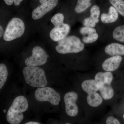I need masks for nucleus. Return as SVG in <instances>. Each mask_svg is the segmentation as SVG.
<instances>
[{
	"instance_id": "1",
	"label": "nucleus",
	"mask_w": 124,
	"mask_h": 124,
	"mask_svg": "<svg viewBox=\"0 0 124 124\" xmlns=\"http://www.w3.org/2000/svg\"><path fill=\"white\" fill-rule=\"evenodd\" d=\"M28 103L26 98L22 95L16 98L7 112L6 119L11 124H19L23 119V113L27 110Z\"/></svg>"
},
{
	"instance_id": "2",
	"label": "nucleus",
	"mask_w": 124,
	"mask_h": 124,
	"mask_svg": "<svg viewBox=\"0 0 124 124\" xmlns=\"http://www.w3.org/2000/svg\"><path fill=\"white\" fill-rule=\"evenodd\" d=\"M23 72L25 81L31 86L41 88L47 85L45 71L41 68L37 67L27 66L23 68Z\"/></svg>"
},
{
	"instance_id": "3",
	"label": "nucleus",
	"mask_w": 124,
	"mask_h": 124,
	"mask_svg": "<svg viewBox=\"0 0 124 124\" xmlns=\"http://www.w3.org/2000/svg\"><path fill=\"white\" fill-rule=\"evenodd\" d=\"M84 48V44L81 42L79 38L72 36L66 37L58 41L55 50L58 53L65 54L77 53L82 51Z\"/></svg>"
},
{
	"instance_id": "4",
	"label": "nucleus",
	"mask_w": 124,
	"mask_h": 124,
	"mask_svg": "<svg viewBox=\"0 0 124 124\" xmlns=\"http://www.w3.org/2000/svg\"><path fill=\"white\" fill-rule=\"evenodd\" d=\"M24 31L25 26L23 20L19 18H13L8 23L3 38L6 41H11L22 36Z\"/></svg>"
},
{
	"instance_id": "5",
	"label": "nucleus",
	"mask_w": 124,
	"mask_h": 124,
	"mask_svg": "<svg viewBox=\"0 0 124 124\" xmlns=\"http://www.w3.org/2000/svg\"><path fill=\"white\" fill-rule=\"evenodd\" d=\"M35 97L37 101L49 102L54 106L58 105L60 101V94L50 87L38 88L35 91Z\"/></svg>"
},
{
	"instance_id": "6",
	"label": "nucleus",
	"mask_w": 124,
	"mask_h": 124,
	"mask_svg": "<svg viewBox=\"0 0 124 124\" xmlns=\"http://www.w3.org/2000/svg\"><path fill=\"white\" fill-rule=\"evenodd\" d=\"M48 57L44 49L36 46L32 49V55L25 60V64L27 66H39L45 64Z\"/></svg>"
},
{
	"instance_id": "7",
	"label": "nucleus",
	"mask_w": 124,
	"mask_h": 124,
	"mask_svg": "<svg viewBox=\"0 0 124 124\" xmlns=\"http://www.w3.org/2000/svg\"><path fill=\"white\" fill-rule=\"evenodd\" d=\"M78 95L75 92L67 93L64 96L65 110L68 115L71 117L75 116L78 114L79 110L76 102Z\"/></svg>"
},
{
	"instance_id": "8",
	"label": "nucleus",
	"mask_w": 124,
	"mask_h": 124,
	"mask_svg": "<svg viewBox=\"0 0 124 124\" xmlns=\"http://www.w3.org/2000/svg\"><path fill=\"white\" fill-rule=\"evenodd\" d=\"M58 4V0H48L33 10L32 13V17L34 20L39 19L53 9Z\"/></svg>"
},
{
	"instance_id": "9",
	"label": "nucleus",
	"mask_w": 124,
	"mask_h": 124,
	"mask_svg": "<svg viewBox=\"0 0 124 124\" xmlns=\"http://www.w3.org/2000/svg\"><path fill=\"white\" fill-rule=\"evenodd\" d=\"M51 30L50 36L51 39L54 41H58L66 37L70 27L69 24L64 23L57 24Z\"/></svg>"
},
{
	"instance_id": "10",
	"label": "nucleus",
	"mask_w": 124,
	"mask_h": 124,
	"mask_svg": "<svg viewBox=\"0 0 124 124\" xmlns=\"http://www.w3.org/2000/svg\"><path fill=\"white\" fill-rule=\"evenodd\" d=\"M120 55H115L106 59L102 64L104 70L108 72L113 71L118 69L122 60Z\"/></svg>"
},
{
	"instance_id": "11",
	"label": "nucleus",
	"mask_w": 124,
	"mask_h": 124,
	"mask_svg": "<svg viewBox=\"0 0 124 124\" xmlns=\"http://www.w3.org/2000/svg\"><path fill=\"white\" fill-rule=\"evenodd\" d=\"M104 51L111 56L124 55V46L118 43H112L106 46Z\"/></svg>"
},
{
	"instance_id": "12",
	"label": "nucleus",
	"mask_w": 124,
	"mask_h": 124,
	"mask_svg": "<svg viewBox=\"0 0 124 124\" xmlns=\"http://www.w3.org/2000/svg\"><path fill=\"white\" fill-rule=\"evenodd\" d=\"M118 16V12L116 10L113 6H111L109 8L108 13L102 14L101 20L104 23H111L116 21Z\"/></svg>"
},
{
	"instance_id": "13",
	"label": "nucleus",
	"mask_w": 124,
	"mask_h": 124,
	"mask_svg": "<svg viewBox=\"0 0 124 124\" xmlns=\"http://www.w3.org/2000/svg\"><path fill=\"white\" fill-rule=\"evenodd\" d=\"M113 76L112 73L110 72H99L95 75L94 80L98 85L103 84H111L113 80Z\"/></svg>"
},
{
	"instance_id": "14",
	"label": "nucleus",
	"mask_w": 124,
	"mask_h": 124,
	"mask_svg": "<svg viewBox=\"0 0 124 124\" xmlns=\"http://www.w3.org/2000/svg\"><path fill=\"white\" fill-rule=\"evenodd\" d=\"M99 86L100 94L104 100H109L113 97L114 91L111 84H103Z\"/></svg>"
},
{
	"instance_id": "15",
	"label": "nucleus",
	"mask_w": 124,
	"mask_h": 124,
	"mask_svg": "<svg viewBox=\"0 0 124 124\" xmlns=\"http://www.w3.org/2000/svg\"><path fill=\"white\" fill-rule=\"evenodd\" d=\"M81 87L83 90L87 94L99 90V86L95 80L84 81L81 84Z\"/></svg>"
},
{
	"instance_id": "16",
	"label": "nucleus",
	"mask_w": 124,
	"mask_h": 124,
	"mask_svg": "<svg viewBox=\"0 0 124 124\" xmlns=\"http://www.w3.org/2000/svg\"><path fill=\"white\" fill-rule=\"evenodd\" d=\"M87 102L90 106L96 107L101 104L103 99L97 92H93L88 94Z\"/></svg>"
},
{
	"instance_id": "17",
	"label": "nucleus",
	"mask_w": 124,
	"mask_h": 124,
	"mask_svg": "<svg viewBox=\"0 0 124 124\" xmlns=\"http://www.w3.org/2000/svg\"><path fill=\"white\" fill-rule=\"evenodd\" d=\"M91 0H78L77 4L76 6L75 10L77 13H81L91 6L90 1Z\"/></svg>"
},
{
	"instance_id": "18",
	"label": "nucleus",
	"mask_w": 124,
	"mask_h": 124,
	"mask_svg": "<svg viewBox=\"0 0 124 124\" xmlns=\"http://www.w3.org/2000/svg\"><path fill=\"white\" fill-rule=\"evenodd\" d=\"M113 39L124 43V25L120 26L115 29L113 33Z\"/></svg>"
},
{
	"instance_id": "19",
	"label": "nucleus",
	"mask_w": 124,
	"mask_h": 124,
	"mask_svg": "<svg viewBox=\"0 0 124 124\" xmlns=\"http://www.w3.org/2000/svg\"><path fill=\"white\" fill-rule=\"evenodd\" d=\"M8 70L5 64H0V89H1L4 85L8 76Z\"/></svg>"
},
{
	"instance_id": "20",
	"label": "nucleus",
	"mask_w": 124,
	"mask_h": 124,
	"mask_svg": "<svg viewBox=\"0 0 124 124\" xmlns=\"http://www.w3.org/2000/svg\"><path fill=\"white\" fill-rule=\"evenodd\" d=\"M109 1L117 12L124 17V1L123 0H109Z\"/></svg>"
},
{
	"instance_id": "21",
	"label": "nucleus",
	"mask_w": 124,
	"mask_h": 124,
	"mask_svg": "<svg viewBox=\"0 0 124 124\" xmlns=\"http://www.w3.org/2000/svg\"><path fill=\"white\" fill-rule=\"evenodd\" d=\"M90 17L96 21L97 23L99 22V18L100 15V10L97 5H94L91 7L90 10Z\"/></svg>"
},
{
	"instance_id": "22",
	"label": "nucleus",
	"mask_w": 124,
	"mask_h": 124,
	"mask_svg": "<svg viewBox=\"0 0 124 124\" xmlns=\"http://www.w3.org/2000/svg\"><path fill=\"white\" fill-rule=\"evenodd\" d=\"M98 38V35L97 33L95 32L89 34L87 36L83 37L82 38V41L85 44H91L96 41Z\"/></svg>"
},
{
	"instance_id": "23",
	"label": "nucleus",
	"mask_w": 124,
	"mask_h": 124,
	"mask_svg": "<svg viewBox=\"0 0 124 124\" xmlns=\"http://www.w3.org/2000/svg\"><path fill=\"white\" fill-rule=\"evenodd\" d=\"M64 16L63 14L61 13L56 14L51 18V22L54 26L57 24L63 23Z\"/></svg>"
},
{
	"instance_id": "24",
	"label": "nucleus",
	"mask_w": 124,
	"mask_h": 124,
	"mask_svg": "<svg viewBox=\"0 0 124 124\" xmlns=\"http://www.w3.org/2000/svg\"><path fill=\"white\" fill-rule=\"evenodd\" d=\"M97 23L96 21L91 17L85 19L83 24L85 27L94 28L95 27Z\"/></svg>"
},
{
	"instance_id": "25",
	"label": "nucleus",
	"mask_w": 124,
	"mask_h": 124,
	"mask_svg": "<svg viewBox=\"0 0 124 124\" xmlns=\"http://www.w3.org/2000/svg\"><path fill=\"white\" fill-rule=\"evenodd\" d=\"M80 32L82 35H88L96 32V30L93 28L84 27L81 28Z\"/></svg>"
},
{
	"instance_id": "26",
	"label": "nucleus",
	"mask_w": 124,
	"mask_h": 124,
	"mask_svg": "<svg viewBox=\"0 0 124 124\" xmlns=\"http://www.w3.org/2000/svg\"><path fill=\"white\" fill-rule=\"evenodd\" d=\"M106 124H120L118 120L112 116H109L107 118Z\"/></svg>"
},
{
	"instance_id": "27",
	"label": "nucleus",
	"mask_w": 124,
	"mask_h": 124,
	"mask_svg": "<svg viewBox=\"0 0 124 124\" xmlns=\"http://www.w3.org/2000/svg\"><path fill=\"white\" fill-rule=\"evenodd\" d=\"M6 4L8 5H11L13 3L15 6H18L20 4V2H22L23 0H4Z\"/></svg>"
},
{
	"instance_id": "28",
	"label": "nucleus",
	"mask_w": 124,
	"mask_h": 124,
	"mask_svg": "<svg viewBox=\"0 0 124 124\" xmlns=\"http://www.w3.org/2000/svg\"><path fill=\"white\" fill-rule=\"evenodd\" d=\"M40 123L37 122H33V121H31V122H28L26 123L25 124H40Z\"/></svg>"
},
{
	"instance_id": "29",
	"label": "nucleus",
	"mask_w": 124,
	"mask_h": 124,
	"mask_svg": "<svg viewBox=\"0 0 124 124\" xmlns=\"http://www.w3.org/2000/svg\"><path fill=\"white\" fill-rule=\"evenodd\" d=\"M0 37H1L2 36V35H3V32H4V31H3V28L1 26H0Z\"/></svg>"
},
{
	"instance_id": "30",
	"label": "nucleus",
	"mask_w": 124,
	"mask_h": 124,
	"mask_svg": "<svg viewBox=\"0 0 124 124\" xmlns=\"http://www.w3.org/2000/svg\"><path fill=\"white\" fill-rule=\"evenodd\" d=\"M47 0H39V2L41 4H42V3L46 2Z\"/></svg>"
},
{
	"instance_id": "31",
	"label": "nucleus",
	"mask_w": 124,
	"mask_h": 124,
	"mask_svg": "<svg viewBox=\"0 0 124 124\" xmlns=\"http://www.w3.org/2000/svg\"><path fill=\"white\" fill-rule=\"evenodd\" d=\"M6 110H3V112H4V113H6Z\"/></svg>"
},
{
	"instance_id": "32",
	"label": "nucleus",
	"mask_w": 124,
	"mask_h": 124,
	"mask_svg": "<svg viewBox=\"0 0 124 124\" xmlns=\"http://www.w3.org/2000/svg\"><path fill=\"white\" fill-rule=\"evenodd\" d=\"M70 123H66V124H70Z\"/></svg>"
},
{
	"instance_id": "33",
	"label": "nucleus",
	"mask_w": 124,
	"mask_h": 124,
	"mask_svg": "<svg viewBox=\"0 0 124 124\" xmlns=\"http://www.w3.org/2000/svg\"><path fill=\"white\" fill-rule=\"evenodd\" d=\"M123 117H124V115H123Z\"/></svg>"
}]
</instances>
